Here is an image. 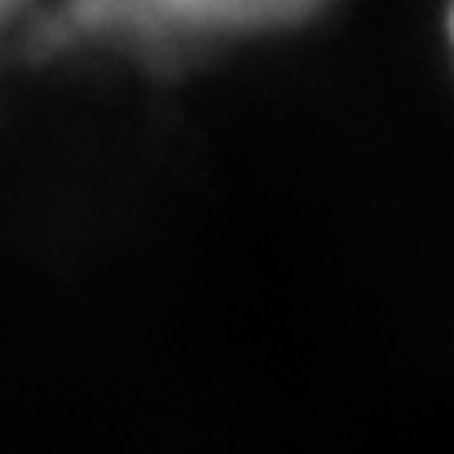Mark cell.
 Listing matches in <instances>:
<instances>
[{
  "instance_id": "obj_3",
  "label": "cell",
  "mask_w": 454,
  "mask_h": 454,
  "mask_svg": "<svg viewBox=\"0 0 454 454\" xmlns=\"http://www.w3.org/2000/svg\"><path fill=\"white\" fill-rule=\"evenodd\" d=\"M0 4H9V0H0Z\"/></svg>"
},
{
  "instance_id": "obj_2",
  "label": "cell",
  "mask_w": 454,
  "mask_h": 454,
  "mask_svg": "<svg viewBox=\"0 0 454 454\" xmlns=\"http://www.w3.org/2000/svg\"><path fill=\"white\" fill-rule=\"evenodd\" d=\"M450 53H454V0H450Z\"/></svg>"
},
{
  "instance_id": "obj_1",
  "label": "cell",
  "mask_w": 454,
  "mask_h": 454,
  "mask_svg": "<svg viewBox=\"0 0 454 454\" xmlns=\"http://www.w3.org/2000/svg\"><path fill=\"white\" fill-rule=\"evenodd\" d=\"M313 0H93L89 22H115L151 35H203L239 31L247 22H274Z\"/></svg>"
}]
</instances>
